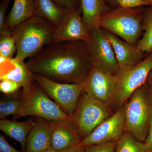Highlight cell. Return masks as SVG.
Returning <instances> with one entry per match:
<instances>
[{
  "instance_id": "18",
  "label": "cell",
  "mask_w": 152,
  "mask_h": 152,
  "mask_svg": "<svg viewBox=\"0 0 152 152\" xmlns=\"http://www.w3.org/2000/svg\"><path fill=\"white\" fill-rule=\"evenodd\" d=\"M33 127V121L28 120L18 122L4 119L0 121V129L11 138L15 140L24 150L26 146L27 138Z\"/></svg>"
},
{
  "instance_id": "5",
  "label": "cell",
  "mask_w": 152,
  "mask_h": 152,
  "mask_svg": "<svg viewBox=\"0 0 152 152\" xmlns=\"http://www.w3.org/2000/svg\"><path fill=\"white\" fill-rule=\"evenodd\" d=\"M22 104L19 116H35L47 121L73 120L44 91L36 81L23 88Z\"/></svg>"
},
{
  "instance_id": "21",
  "label": "cell",
  "mask_w": 152,
  "mask_h": 152,
  "mask_svg": "<svg viewBox=\"0 0 152 152\" xmlns=\"http://www.w3.org/2000/svg\"><path fill=\"white\" fill-rule=\"evenodd\" d=\"M142 37L137 44V46L143 53L152 52V6H148L144 11L142 19Z\"/></svg>"
},
{
  "instance_id": "26",
  "label": "cell",
  "mask_w": 152,
  "mask_h": 152,
  "mask_svg": "<svg viewBox=\"0 0 152 152\" xmlns=\"http://www.w3.org/2000/svg\"><path fill=\"white\" fill-rule=\"evenodd\" d=\"M21 87L18 82L10 79L1 80L0 83V91L6 95L15 94L18 91L19 89Z\"/></svg>"
},
{
  "instance_id": "16",
  "label": "cell",
  "mask_w": 152,
  "mask_h": 152,
  "mask_svg": "<svg viewBox=\"0 0 152 152\" xmlns=\"http://www.w3.org/2000/svg\"><path fill=\"white\" fill-rule=\"evenodd\" d=\"M51 129L49 121L39 118L33 121L27 138L26 152H43L52 148Z\"/></svg>"
},
{
  "instance_id": "30",
  "label": "cell",
  "mask_w": 152,
  "mask_h": 152,
  "mask_svg": "<svg viewBox=\"0 0 152 152\" xmlns=\"http://www.w3.org/2000/svg\"><path fill=\"white\" fill-rule=\"evenodd\" d=\"M0 152H20L14 148L6 140L3 135H0Z\"/></svg>"
},
{
  "instance_id": "12",
  "label": "cell",
  "mask_w": 152,
  "mask_h": 152,
  "mask_svg": "<svg viewBox=\"0 0 152 152\" xmlns=\"http://www.w3.org/2000/svg\"><path fill=\"white\" fill-rule=\"evenodd\" d=\"M124 115L122 108L97 126L88 137L82 140L79 146L117 142L124 132Z\"/></svg>"
},
{
  "instance_id": "19",
  "label": "cell",
  "mask_w": 152,
  "mask_h": 152,
  "mask_svg": "<svg viewBox=\"0 0 152 152\" xmlns=\"http://www.w3.org/2000/svg\"><path fill=\"white\" fill-rule=\"evenodd\" d=\"M34 15L48 21L56 27L61 20L66 9L53 0H33Z\"/></svg>"
},
{
  "instance_id": "9",
  "label": "cell",
  "mask_w": 152,
  "mask_h": 152,
  "mask_svg": "<svg viewBox=\"0 0 152 152\" xmlns=\"http://www.w3.org/2000/svg\"><path fill=\"white\" fill-rule=\"evenodd\" d=\"M90 38L87 44L93 65L112 74L116 75L118 65L113 49L101 28L90 31Z\"/></svg>"
},
{
  "instance_id": "36",
  "label": "cell",
  "mask_w": 152,
  "mask_h": 152,
  "mask_svg": "<svg viewBox=\"0 0 152 152\" xmlns=\"http://www.w3.org/2000/svg\"><path fill=\"white\" fill-rule=\"evenodd\" d=\"M150 85V86H151V89L152 90V85Z\"/></svg>"
},
{
  "instance_id": "11",
  "label": "cell",
  "mask_w": 152,
  "mask_h": 152,
  "mask_svg": "<svg viewBox=\"0 0 152 152\" xmlns=\"http://www.w3.org/2000/svg\"><path fill=\"white\" fill-rule=\"evenodd\" d=\"M116 83V75L109 73L93 65L84 80L83 92L109 106Z\"/></svg>"
},
{
  "instance_id": "7",
  "label": "cell",
  "mask_w": 152,
  "mask_h": 152,
  "mask_svg": "<svg viewBox=\"0 0 152 152\" xmlns=\"http://www.w3.org/2000/svg\"><path fill=\"white\" fill-rule=\"evenodd\" d=\"M114 113L108 105L82 93L72 116L81 141Z\"/></svg>"
},
{
  "instance_id": "29",
  "label": "cell",
  "mask_w": 152,
  "mask_h": 152,
  "mask_svg": "<svg viewBox=\"0 0 152 152\" xmlns=\"http://www.w3.org/2000/svg\"><path fill=\"white\" fill-rule=\"evenodd\" d=\"M58 5L65 9L80 7V0H53Z\"/></svg>"
},
{
  "instance_id": "13",
  "label": "cell",
  "mask_w": 152,
  "mask_h": 152,
  "mask_svg": "<svg viewBox=\"0 0 152 152\" xmlns=\"http://www.w3.org/2000/svg\"><path fill=\"white\" fill-rule=\"evenodd\" d=\"M49 122L51 129V146L53 149L63 152L78 146L81 139L73 120Z\"/></svg>"
},
{
  "instance_id": "33",
  "label": "cell",
  "mask_w": 152,
  "mask_h": 152,
  "mask_svg": "<svg viewBox=\"0 0 152 152\" xmlns=\"http://www.w3.org/2000/svg\"><path fill=\"white\" fill-rule=\"evenodd\" d=\"M147 83L149 84L152 85V69L148 76Z\"/></svg>"
},
{
  "instance_id": "4",
  "label": "cell",
  "mask_w": 152,
  "mask_h": 152,
  "mask_svg": "<svg viewBox=\"0 0 152 152\" xmlns=\"http://www.w3.org/2000/svg\"><path fill=\"white\" fill-rule=\"evenodd\" d=\"M144 11L143 7L133 8L118 7L102 16L99 28L136 46L143 31Z\"/></svg>"
},
{
  "instance_id": "27",
  "label": "cell",
  "mask_w": 152,
  "mask_h": 152,
  "mask_svg": "<svg viewBox=\"0 0 152 152\" xmlns=\"http://www.w3.org/2000/svg\"><path fill=\"white\" fill-rule=\"evenodd\" d=\"M110 3L116 4L118 7L123 8L140 7L151 5L144 0H106Z\"/></svg>"
},
{
  "instance_id": "20",
  "label": "cell",
  "mask_w": 152,
  "mask_h": 152,
  "mask_svg": "<svg viewBox=\"0 0 152 152\" xmlns=\"http://www.w3.org/2000/svg\"><path fill=\"white\" fill-rule=\"evenodd\" d=\"M34 15L33 0H14L12 7L7 17L11 30Z\"/></svg>"
},
{
  "instance_id": "34",
  "label": "cell",
  "mask_w": 152,
  "mask_h": 152,
  "mask_svg": "<svg viewBox=\"0 0 152 152\" xmlns=\"http://www.w3.org/2000/svg\"><path fill=\"white\" fill-rule=\"evenodd\" d=\"M43 152H59L57 151L54 149L53 148H51L47 150V151H45Z\"/></svg>"
},
{
  "instance_id": "3",
  "label": "cell",
  "mask_w": 152,
  "mask_h": 152,
  "mask_svg": "<svg viewBox=\"0 0 152 152\" xmlns=\"http://www.w3.org/2000/svg\"><path fill=\"white\" fill-rule=\"evenodd\" d=\"M124 115V132L142 142L146 139L152 113V90L148 83L132 94L122 107Z\"/></svg>"
},
{
  "instance_id": "25",
  "label": "cell",
  "mask_w": 152,
  "mask_h": 152,
  "mask_svg": "<svg viewBox=\"0 0 152 152\" xmlns=\"http://www.w3.org/2000/svg\"><path fill=\"white\" fill-rule=\"evenodd\" d=\"M11 0H1L0 3V36L12 34L7 23L6 12Z\"/></svg>"
},
{
  "instance_id": "32",
  "label": "cell",
  "mask_w": 152,
  "mask_h": 152,
  "mask_svg": "<svg viewBox=\"0 0 152 152\" xmlns=\"http://www.w3.org/2000/svg\"><path fill=\"white\" fill-rule=\"evenodd\" d=\"M63 152H85V148L78 146L67 150Z\"/></svg>"
},
{
  "instance_id": "31",
  "label": "cell",
  "mask_w": 152,
  "mask_h": 152,
  "mask_svg": "<svg viewBox=\"0 0 152 152\" xmlns=\"http://www.w3.org/2000/svg\"><path fill=\"white\" fill-rule=\"evenodd\" d=\"M144 144L147 151L152 152V113L151 120H150L148 132L146 139L144 142Z\"/></svg>"
},
{
  "instance_id": "28",
  "label": "cell",
  "mask_w": 152,
  "mask_h": 152,
  "mask_svg": "<svg viewBox=\"0 0 152 152\" xmlns=\"http://www.w3.org/2000/svg\"><path fill=\"white\" fill-rule=\"evenodd\" d=\"M117 142L84 147L85 152H115Z\"/></svg>"
},
{
  "instance_id": "23",
  "label": "cell",
  "mask_w": 152,
  "mask_h": 152,
  "mask_svg": "<svg viewBox=\"0 0 152 152\" xmlns=\"http://www.w3.org/2000/svg\"><path fill=\"white\" fill-rule=\"evenodd\" d=\"M115 152H148L143 142L139 141L128 132H124L117 142Z\"/></svg>"
},
{
  "instance_id": "14",
  "label": "cell",
  "mask_w": 152,
  "mask_h": 152,
  "mask_svg": "<svg viewBox=\"0 0 152 152\" xmlns=\"http://www.w3.org/2000/svg\"><path fill=\"white\" fill-rule=\"evenodd\" d=\"M4 79L18 82L23 88L35 82L34 74L24 61L16 57L8 59L0 56V80Z\"/></svg>"
},
{
  "instance_id": "15",
  "label": "cell",
  "mask_w": 152,
  "mask_h": 152,
  "mask_svg": "<svg viewBox=\"0 0 152 152\" xmlns=\"http://www.w3.org/2000/svg\"><path fill=\"white\" fill-rule=\"evenodd\" d=\"M103 31L113 49L119 69L135 66L142 61L144 53L136 46L123 41L108 31Z\"/></svg>"
},
{
  "instance_id": "1",
  "label": "cell",
  "mask_w": 152,
  "mask_h": 152,
  "mask_svg": "<svg viewBox=\"0 0 152 152\" xmlns=\"http://www.w3.org/2000/svg\"><path fill=\"white\" fill-rule=\"evenodd\" d=\"M34 74L66 83H80L86 80L92 63L83 41L53 43L27 62Z\"/></svg>"
},
{
  "instance_id": "2",
  "label": "cell",
  "mask_w": 152,
  "mask_h": 152,
  "mask_svg": "<svg viewBox=\"0 0 152 152\" xmlns=\"http://www.w3.org/2000/svg\"><path fill=\"white\" fill-rule=\"evenodd\" d=\"M56 26L48 21L33 15L12 30L16 40L15 57L24 61L53 43Z\"/></svg>"
},
{
  "instance_id": "8",
  "label": "cell",
  "mask_w": 152,
  "mask_h": 152,
  "mask_svg": "<svg viewBox=\"0 0 152 152\" xmlns=\"http://www.w3.org/2000/svg\"><path fill=\"white\" fill-rule=\"evenodd\" d=\"M34 80L46 94L72 118L79 99L83 92L84 81L80 83H66L36 74Z\"/></svg>"
},
{
  "instance_id": "24",
  "label": "cell",
  "mask_w": 152,
  "mask_h": 152,
  "mask_svg": "<svg viewBox=\"0 0 152 152\" xmlns=\"http://www.w3.org/2000/svg\"><path fill=\"white\" fill-rule=\"evenodd\" d=\"M16 51L15 39L12 34L0 36V56L12 59Z\"/></svg>"
},
{
  "instance_id": "6",
  "label": "cell",
  "mask_w": 152,
  "mask_h": 152,
  "mask_svg": "<svg viewBox=\"0 0 152 152\" xmlns=\"http://www.w3.org/2000/svg\"><path fill=\"white\" fill-rule=\"evenodd\" d=\"M152 69V52L147 58L136 65L119 69L116 83L110 107L115 113L136 90L147 83Z\"/></svg>"
},
{
  "instance_id": "35",
  "label": "cell",
  "mask_w": 152,
  "mask_h": 152,
  "mask_svg": "<svg viewBox=\"0 0 152 152\" xmlns=\"http://www.w3.org/2000/svg\"><path fill=\"white\" fill-rule=\"evenodd\" d=\"M144 1H146L151 6H152V0H144Z\"/></svg>"
},
{
  "instance_id": "10",
  "label": "cell",
  "mask_w": 152,
  "mask_h": 152,
  "mask_svg": "<svg viewBox=\"0 0 152 152\" xmlns=\"http://www.w3.org/2000/svg\"><path fill=\"white\" fill-rule=\"evenodd\" d=\"M90 32L83 21L80 7L66 9L62 18L55 29L53 43L64 41L88 42Z\"/></svg>"
},
{
  "instance_id": "17",
  "label": "cell",
  "mask_w": 152,
  "mask_h": 152,
  "mask_svg": "<svg viewBox=\"0 0 152 152\" xmlns=\"http://www.w3.org/2000/svg\"><path fill=\"white\" fill-rule=\"evenodd\" d=\"M83 21L89 31L99 28L100 20L112 9L106 0H80Z\"/></svg>"
},
{
  "instance_id": "22",
  "label": "cell",
  "mask_w": 152,
  "mask_h": 152,
  "mask_svg": "<svg viewBox=\"0 0 152 152\" xmlns=\"http://www.w3.org/2000/svg\"><path fill=\"white\" fill-rule=\"evenodd\" d=\"M22 104L21 93L6 95L0 101V118L5 119L11 115H18Z\"/></svg>"
}]
</instances>
